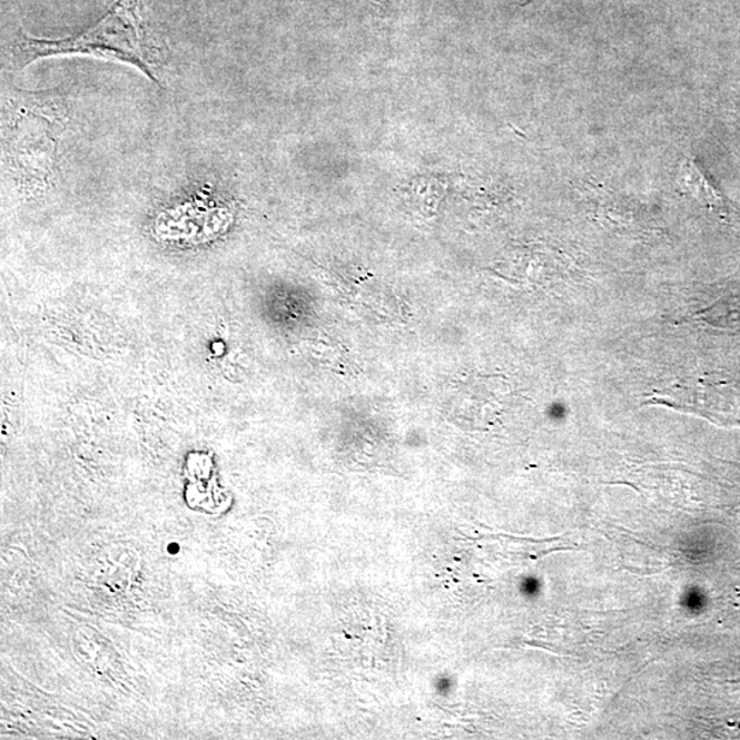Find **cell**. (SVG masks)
I'll list each match as a JSON object with an SVG mask.
<instances>
[{
    "mask_svg": "<svg viewBox=\"0 0 740 740\" xmlns=\"http://www.w3.org/2000/svg\"><path fill=\"white\" fill-rule=\"evenodd\" d=\"M647 405H660L677 411L697 413L714 423H726L739 416L740 399L736 389L727 383H716L698 378L657 389L647 398Z\"/></svg>",
    "mask_w": 740,
    "mask_h": 740,
    "instance_id": "obj_2",
    "label": "cell"
},
{
    "mask_svg": "<svg viewBox=\"0 0 740 740\" xmlns=\"http://www.w3.org/2000/svg\"><path fill=\"white\" fill-rule=\"evenodd\" d=\"M373 2H375L378 6H383L384 3H386V0H373Z\"/></svg>",
    "mask_w": 740,
    "mask_h": 740,
    "instance_id": "obj_4",
    "label": "cell"
},
{
    "mask_svg": "<svg viewBox=\"0 0 740 740\" xmlns=\"http://www.w3.org/2000/svg\"><path fill=\"white\" fill-rule=\"evenodd\" d=\"M63 56H90L132 65L161 85L154 73L146 39L144 0H117L102 19L72 38L45 40L20 34L17 40V58L22 68L39 59Z\"/></svg>",
    "mask_w": 740,
    "mask_h": 740,
    "instance_id": "obj_1",
    "label": "cell"
},
{
    "mask_svg": "<svg viewBox=\"0 0 740 740\" xmlns=\"http://www.w3.org/2000/svg\"><path fill=\"white\" fill-rule=\"evenodd\" d=\"M680 185L714 215L722 218L728 216L724 198L690 158L684 159L680 168Z\"/></svg>",
    "mask_w": 740,
    "mask_h": 740,
    "instance_id": "obj_3",
    "label": "cell"
}]
</instances>
